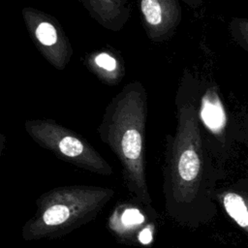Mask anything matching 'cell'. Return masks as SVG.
I'll use <instances>...</instances> for the list:
<instances>
[{"instance_id": "cell-7", "label": "cell", "mask_w": 248, "mask_h": 248, "mask_svg": "<svg viewBox=\"0 0 248 248\" xmlns=\"http://www.w3.org/2000/svg\"><path fill=\"white\" fill-rule=\"evenodd\" d=\"M157 214L151 205L135 202H120L110 213L107 228L119 241L146 245L155 235Z\"/></svg>"}, {"instance_id": "cell-2", "label": "cell", "mask_w": 248, "mask_h": 248, "mask_svg": "<svg viewBox=\"0 0 248 248\" xmlns=\"http://www.w3.org/2000/svg\"><path fill=\"white\" fill-rule=\"evenodd\" d=\"M146 122L147 92L140 81L134 80L108 102L97 132L119 160L129 193L151 205L145 172Z\"/></svg>"}, {"instance_id": "cell-12", "label": "cell", "mask_w": 248, "mask_h": 248, "mask_svg": "<svg viewBox=\"0 0 248 248\" xmlns=\"http://www.w3.org/2000/svg\"><path fill=\"white\" fill-rule=\"evenodd\" d=\"M229 32L235 44L248 53V17H232L229 22Z\"/></svg>"}, {"instance_id": "cell-1", "label": "cell", "mask_w": 248, "mask_h": 248, "mask_svg": "<svg viewBox=\"0 0 248 248\" xmlns=\"http://www.w3.org/2000/svg\"><path fill=\"white\" fill-rule=\"evenodd\" d=\"M188 80L191 95L176 96V129L166 136L163 194L167 215L180 226L198 229L216 217L214 194L227 172L207 147L197 106L196 79L190 74Z\"/></svg>"}, {"instance_id": "cell-3", "label": "cell", "mask_w": 248, "mask_h": 248, "mask_svg": "<svg viewBox=\"0 0 248 248\" xmlns=\"http://www.w3.org/2000/svg\"><path fill=\"white\" fill-rule=\"evenodd\" d=\"M114 196V190L94 185H66L43 193L36 211L21 228L24 240L55 239L94 220Z\"/></svg>"}, {"instance_id": "cell-4", "label": "cell", "mask_w": 248, "mask_h": 248, "mask_svg": "<svg viewBox=\"0 0 248 248\" xmlns=\"http://www.w3.org/2000/svg\"><path fill=\"white\" fill-rule=\"evenodd\" d=\"M196 99L207 147L218 165L224 168L236 144L248 147V125L236 123L213 81L196 79Z\"/></svg>"}, {"instance_id": "cell-10", "label": "cell", "mask_w": 248, "mask_h": 248, "mask_svg": "<svg viewBox=\"0 0 248 248\" xmlns=\"http://www.w3.org/2000/svg\"><path fill=\"white\" fill-rule=\"evenodd\" d=\"M89 16L102 27L112 32L122 30L129 21L130 0H79Z\"/></svg>"}, {"instance_id": "cell-11", "label": "cell", "mask_w": 248, "mask_h": 248, "mask_svg": "<svg viewBox=\"0 0 248 248\" xmlns=\"http://www.w3.org/2000/svg\"><path fill=\"white\" fill-rule=\"evenodd\" d=\"M85 67L107 85L119 84L125 77V65L115 50L102 48L94 50L84 57Z\"/></svg>"}, {"instance_id": "cell-13", "label": "cell", "mask_w": 248, "mask_h": 248, "mask_svg": "<svg viewBox=\"0 0 248 248\" xmlns=\"http://www.w3.org/2000/svg\"><path fill=\"white\" fill-rule=\"evenodd\" d=\"M184 4H186L188 7H190L193 10H196L202 6L203 0H182Z\"/></svg>"}, {"instance_id": "cell-5", "label": "cell", "mask_w": 248, "mask_h": 248, "mask_svg": "<svg viewBox=\"0 0 248 248\" xmlns=\"http://www.w3.org/2000/svg\"><path fill=\"white\" fill-rule=\"evenodd\" d=\"M24 129L41 147L77 168L100 175L112 174L111 166L84 139L75 131L53 119H28Z\"/></svg>"}, {"instance_id": "cell-8", "label": "cell", "mask_w": 248, "mask_h": 248, "mask_svg": "<svg viewBox=\"0 0 248 248\" xmlns=\"http://www.w3.org/2000/svg\"><path fill=\"white\" fill-rule=\"evenodd\" d=\"M141 24L147 38L155 44L170 40L181 19L182 9L178 0H137Z\"/></svg>"}, {"instance_id": "cell-6", "label": "cell", "mask_w": 248, "mask_h": 248, "mask_svg": "<svg viewBox=\"0 0 248 248\" xmlns=\"http://www.w3.org/2000/svg\"><path fill=\"white\" fill-rule=\"evenodd\" d=\"M28 34L44 58L56 70L66 68L73 57V47L63 27L52 16L25 7L21 10Z\"/></svg>"}, {"instance_id": "cell-9", "label": "cell", "mask_w": 248, "mask_h": 248, "mask_svg": "<svg viewBox=\"0 0 248 248\" xmlns=\"http://www.w3.org/2000/svg\"><path fill=\"white\" fill-rule=\"evenodd\" d=\"M214 197L227 216L248 236V170L234 180L218 186Z\"/></svg>"}]
</instances>
